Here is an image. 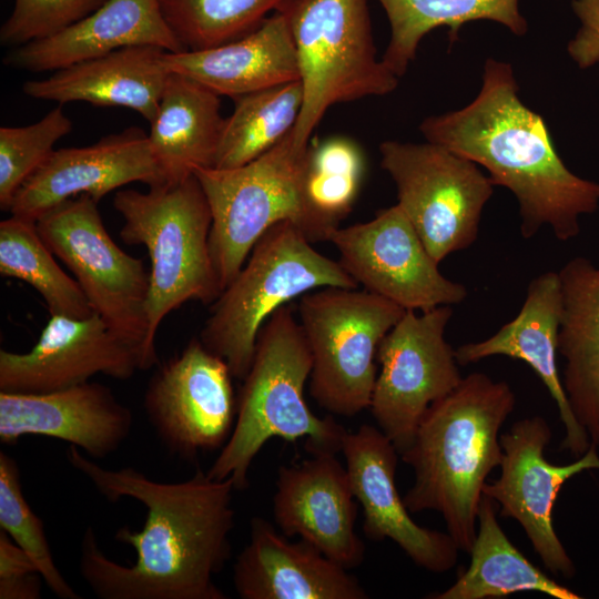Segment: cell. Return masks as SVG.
I'll list each match as a JSON object with an SVG mask.
<instances>
[{
  "label": "cell",
  "mask_w": 599,
  "mask_h": 599,
  "mask_svg": "<svg viewBox=\"0 0 599 599\" xmlns=\"http://www.w3.org/2000/svg\"><path fill=\"white\" fill-rule=\"evenodd\" d=\"M131 45L185 51L165 22L159 0H108L64 30L18 47L6 57V64L33 72L60 70Z\"/></svg>",
  "instance_id": "603a6c76"
},
{
  "label": "cell",
  "mask_w": 599,
  "mask_h": 599,
  "mask_svg": "<svg viewBox=\"0 0 599 599\" xmlns=\"http://www.w3.org/2000/svg\"><path fill=\"white\" fill-rule=\"evenodd\" d=\"M338 262L358 286L405 309L427 311L465 301L467 288L447 278L397 205L329 236Z\"/></svg>",
  "instance_id": "5bb4252c"
},
{
  "label": "cell",
  "mask_w": 599,
  "mask_h": 599,
  "mask_svg": "<svg viewBox=\"0 0 599 599\" xmlns=\"http://www.w3.org/2000/svg\"><path fill=\"white\" fill-rule=\"evenodd\" d=\"M235 106L225 119L214 165L241 166L281 142L295 126L303 105L300 80L233 99Z\"/></svg>",
  "instance_id": "f546056e"
},
{
  "label": "cell",
  "mask_w": 599,
  "mask_h": 599,
  "mask_svg": "<svg viewBox=\"0 0 599 599\" xmlns=\"http://www.w3.org/2000/svg\"><path fill=\"white\" fill-rule=\"evenodd\" d=\"M311 149L295 148L292 130L246 164L194 171L211 210L209 247L222 291L273 225L292 222L312 243L328 241L339 227L316 211L308 199Z\"/></svg>",
  "instance_id": "5b68a950"
},
{
  "label": "cell",
  "mask_w": 599,
  "mask_h": 599,
  "mask_svg": "<svg viewBox=\"0 0 599 599\" xmlns=\"http://www.w3.org/2000/svg\"><path fill=\"white\" fill-rule=\"evenodd\" d=\"M469 554L470 562L458 572L456 581L427 598L489 599L522 591H538L557 599L581 598L556 582L519 551L497 520L495 501L485 495L479 505L477 532Z\"/></svg>",
  "instance_id": "83f0119b"
},
{
  "label": "cell",
  "mask_w": 599,
  "mask_h": 599,
  "mask_svg": "<svg viewBox=\"0 0 599 599\" xmlns=\"http://www.w3.org/2000/svg\"><path fill=\"white\" fill-rule=\"evenodd\" d=\"M132 427L131 409L99 383L49 393L0 392V440L4 445L29 435L45 436L99 459L115 453Z\"/></svg>",
  "instance_id": "ffe728a7"
},
{
  "label": "cell",
  "mask_w": 599,
  "mask_h": 599,
  "mask_svg": "<svg viewBox=\"0 0 599 599\" xmlns=\"http://www.w3.org/2000/svg\"><path fill=\"white\" fill-rule=\"evenodd\" d=\"M224 121L220 95L170 72L149 133L163 184L177 183L199 167H213Z\"/></svg>",
  "instance_id": "4316f807"
},
{
  "label": "cell",
  "mask_w": 599,
  "mask_h": 599,
  "mask_svg": "<svg viewBox=\"0 0 599 599\" xmlns=\"http://www.w3.org/2000/svg\"><path fill=\"white\" fill-rule=\"evenodd\" d=\"M341 451L357 502L363 530L374 541H394L417 566L446 572L458 559L459 548L448 535L416 524L399 496L395 476L399 453L378 428L363 424L346 433Z\"/></svg>",
  "instance_id": "ac0fdd59"
},
{
  "label": "cell",
  "mask_w": 599,
  "mask_h": 599,
  "mask_svg": "<svg viewBox=\"0 0 599 599\" xmlns=\"http://www.w3.org/2000/svg\"><path fill=\"white\" fill-rule=\"evenodd\" d=\"M562 315L558 352L562 386L578 423L599 446V267L585 256L558 271Z\"/></svg>",
  "instance_id": "484cf974"
},
{
  "label": "cell",
  "mask_w": 599,
  "mask_h": 599,
  "mask_svg": "<svg viewBox=\"0 0 599 599\" xmlns=\"http://www.w3.org/2000/svg\"><path fill=\"white\" fill-rule=\"evenodd\" d=\"M551 428L541 416L526 417L500 435V475L484 486L483 494L497 502L499 515L512 518L525 530L546 569L572 578L575 565L556 534L552 509L564 484L571 477L599 469L597 446L568 465H555L545 457Z\"/></svg>",
  "instance_id": "9a60e30c"
},
{
  "label": "cell",
  "mask_w": 599,
  "mask_h": 599,
  "mask_svg": "<svg viewBox=\"0 0 599 599\" xmlns=\"http://www.w3.org/2000/svg\"><path fill=\"white\" fill-rule=\"evenodd\" d=\"M379 153L397 205L436 262L475 243L495 186L475 162L428 141L387 140Z\"/></svg>",
  "instance_id": "8fae6325"
},
{
  "label": "cell",
  "mask_w": 599,
  "mask_h": 599,
  "mask_svg": "<svg viewBox=\"0 0 599 599\" xmlns=\"http://www.w3.org/2000/svg\"><path fill=\"white\" fill-rule=\"evenodd\" d=\"M390 27L389 42L382 60L398 78L415 59L423 38L438 27L449 29V40L473 21L489 20L506 27L516 35L527 32V20L519 0H377Z\"/></svg>",
  "instance_id": "f1b7e54d"
},
{
  "label": "cell",
  "mask_w": 599,
  "mask_h": 599,
  "mask_svg": "<svg viewBox=\"0 0 599 599\" xmlns=\"http://www.w3.org/2000/svg\"><path fill=\"white\" fill-rule=\"evenodd\" d=\"M405 311L359 287L302 295L296 314L313 356L309 392L322 408L353 417L369 407L378 346Z\"/></svg>",
  "instance_id": "9c48e42d"
},
{
  "label": "cell",
  "mask_w": 599,
  "mask_h": 599,
  "mask_svg": "<svg viewBox=\"0 0 599 599\" xmlns=\"http://www.w3.org/2000/svg\"><path fill=\"white\" fill-rule=\"evenodd\" d=\"M515 406L507 382L474 372L430 405L400 454L414 470V484L403 497L407 509L440 514L461 551L469 554L474 545L483 489L501 463L500 429Z\"/></svg>",
  "instance_id": "3957f363"
},
{
  "label": "cell",
  "mask_w": 599,
  "mask_h": 599,
  "mask_svg": "<svg viewBox=\"0 0 599 599\" xmlns=\"http://www.w3.org/2000/svg\"><path fill=\"white\" fill-rule=\"evenodd\" d=\"M139 369L135 351L93 313L51 315L27 353L0 351V392L49 393L103 374L125 380Z\"/></svg>",
  "instance_id": "2e32d148"
},
{
  "label": "cell",
  "mask_w": 599,
  "mask_h": 599,
  "mask_svg": "<svg viewBox=\"0 0 599 599\" xmlns=\"http://www.w3.org/2000/svg\"><path fill=\"white\" fill-rule=\"evenodd\" d=\"M0 528L30 556L57 597L81 598L57 567L43 522L23 495L18 464L4 451H0Z\"/></svg>",
  "instance_id": "d6a6232c"
},
{
  "label": "cell",
  "mask_w": 599,
  "mask_h": 599,
  "mask_svg": "<svg viewBox=\"0 0 599 599\" xmlns=\"http://www.w3.org/2000/svg\"><path fill=\"white\" fill-rule=\"evenodd\" d=\"M163 184L149 134L128 128L82 148L54 150L18 190L12 215L37 221L51 207L79 195L99 202L111 191L131 182Z\"/></svg>",
  "instance_id": "d6986e66"
},
{
  "label": "cell",
  "mask_w": 599,
  "mask_h": 599,
  "mask_svg": "<svg viewBox=\"0 0 599 599\" xmlns=\"http://www.w3.org/2000/svg\"><path fill=\"white\" fill-rule=\"evenodd\" d=\"M70 465L109 501L123 497L145 508L141 530L123 526L114 539L136 554L123 566L101 550L88 526L80 548V573L101 599H226L215 583L231 557L235 512L231 478L216 480L196 469L179 483L153 480L133 467L105 468L78 447L67 450Z\"/></svg>",
  "instance_id": "6da1fadb"
},
{
  "label": "cell",
  "mask_w": 599,
  "mask_h": 599,
  "mask_svg": "<svg viewBox=\"0 0 599 599\" xmlns=\"http://www.w3.org/2000/svg\"><path fill=\"white\" fill-rule=\"evenodd\" d=\"M232 377L226 362L200 338L191 339L152 375L143 407L171 455L192 460L226 444L237 412Z\"/></svg>",
  "instance_id": "4fadbf2b"
},
{
  "label": "cell",
  "mask_w": 599,
  "mask_h": 599,
  "mask_svg": "<svg viewBox=\"0 0 599 599\" xmlns=\"http://www.w3.org/2000/svg\"><path fill=\"white\" fill-rule=\"evenodd\" d=\"M363 173V156L352 141L334 138L312 146L306 181L312 205L339 226L352 210Z\"/></svg>",
  "instance_id": "836d02e7"
},
{
  "label": "cell",
  "mask_w": 599,
  "mask_h": 599,
  "mask_svg": "<svg viewBox=\"0 0 599 599\" xmlns=\"http://www.w3.org/2000/svg\"><path fill=\"white\" fill-rule=\"evenodd\" d=\"M108 0H14L0 29L3 45H23L51 37L77 23Z\"/></svg>",
  "instance_id": "d590c367"
},
{
  "label": "cell",
  "mask_w": 599,
  "mask_h": 599,
  "mask_svg": "<svg viewBox=\"0 0 599 599\" xmlns=\"http://www.w3.org/2000/svg\"><path fill=\"white\" fill-rule=\"evenodd\" d=\"M295 308L283 305L261 328L233 432L206 471L216 480L231 478L235 490L247 488L250 467L271 438H306L308 453L337 454L347 433L334 418L316 416L305 402L313 356Z\"/></svg>",
  "instance_id": "277c9868"
},
{
  "label": "cell",
  "mask_w": 599,
  "mask_h": 599,
  "mask_svg": "<svg viewBox=\"0 0 599 599\" xmlns=\"http://www.w3.org/2000/svg\"><path fill=\"white\" fill-rule=\"evenodd\" d=\"M562 315V292L559 273L544 272L527 287L518 314L490 337L459 345L456 358L460 366L491 356H507L525 362L544 383L556 403L565 427L561 449L573 457L582 456L591 445L586 429L570 408L558 372V338Z\"/></svg>",
  "instance_id": "44dd1931"
},
{
  "label": "cell",
  "mask_w": 599,
  "mask_h": 599,
  "mask_svg": "<svg viewBox=\"0 0 599 599\" xmlns=\"http://www.w3.org/2000/svg\"><path fill=\"white\" fill-rule=\"evenodd\" d=\"M579 28L567 44V52L580 69L599 63V0H572Z\"/></svg>",
  "instance_id": "74e56055"
},
{
  "label": "cell",
  "mask_w": 599,
  "mask_h": 599,
  "mask_svg": "<svg viewBox=\"0 0 599 599\" xmlns=\"http://www.w3.org/2000/svg\"><path fill=\"white\" fill-rule=\"evenodd\" d=\"M277 470L273 517L282 534L298 536L349 570L362 565L365 545L355 529L357 500L336 453L314 451Z\"/></svg>",
  "instance_id": "e0dca14e"
},
{
  "label": "cell",
  "mask_w": 599,
  "mask_h": 599,
  "mask_svg": "<svg viewBox=\"0 0 599 599\" xmlns=\"http://www.w3.org/2000/svg\"><path fill=\"white\" fill-rule=\"evenodd\" d=\"M42 580L30 556L0 530V599H39Z\"/></svg>",
  "instance_id": "8d00e7d4"
},
{
  "label": "cell",
  "mask_w": 599,
  "mask_h": 599,
  "mask_svg": "<svg viewBox=\"0 0 599 599\" xmlns=\"http://www.w3.org/2000/svg\"><path fill=\"white\" fill-rule=\"evenodd\" d=\"M280 11L293 35L303 88L293 142L305 150L331 106L387 95L399 78L377 58L368 0H288Z\"/></svg>",
  "instance_id": "ba28073f"
},
{
  "label": "cell",
  "mask_w": 599,
  "mask_h": 599,
  "mask_svg": "<svg viewBox=\"0 0 599 599\" xmlns=\"http://www.w3.org/2000/svg\"><path fill=\"white\" fill-rule=\"evenodd\" d=\"M326 286L359 287L295 224L277 223L258 238L237 275L212 303L199 338L226 362L233 377L243 380L265 322L294 298Z\"/></svg>",
  "instance_id": "52a82bcc"
},
{
  "label": "cell",
  "mask_w": 599,
  "mask_h": 599,
  "mask_svg": "<svg viewBox=\"0 0 599 599\" xmlns=\"http://www.w3.org/2000/svg\"><path fill=\"white\" fill-rule=\"evenodd\" d=\"M164 62L170 72L232 99L300 80L293 35L281 11L231 42L204 50L166 51Z\"/></svg>",
  "instance_id": "d4e9b609"
},
{
  "label": "cell",
  "mask_w": 599,
  "mask_h": 599,
  "mask_svg": "<svg viewBox=\"0 0 599 599\" xmlns=\"http://www.w3.org/2000/svg\"><path fill=\"white\" fill-rule=\"evenodd\" d=\"M518 90L512 67L488 58L477 97L459 110L426 118L419 131L486 169L494 185L515 195L524 238L548 226L567 242L579 235L580 219L599 209V182L567 167L544 119L522 103Z\"/></svg>",
  "instance_id": "7a4b0ae2"
},
{
  "label": "cell",
  "mask_w": 599,
  "mask_h": 599,
  "mask_svg": "<svg viewBox=\"0 0 599 599\" xmlns=\"http://www.w3.org/2000/svg\"><path fill=\"white\" fill-rule=\"evenodd\" d=\"M288 537L262 517L250 522V539L233 566L242 599H367L348 570L309 542Z\"/></svg>",
  "instance_id": "7402d4cb"
},
{
  "label": "cell",
  "mask_w": 599,
  "mask_h": 599,
  "mask_svg": "<svg viewBox=\"0 0 599 599\" xmlns=\"http://www.w3.org/2000/svg\"><path fill=\"white\" fill-rule=\"evenodd\" d=\"M288 0H159L162 16L184 50L236 40L258 27Z\"/></svg>",
  "instance_id": "1f68e13d"
},
{
  "label": "cell",
  "mask_w": 599,
  "mask_h": 599,
  "mask_svg": "<svg viewBox=\"0 0 599 599\" xmlns=\"http://www.w3.org/2000/svg\"><path fill=\"white\" fill-rule=\"evenodd\" d=\"M165 50L155 45L124 47L55 72L43 80L27 81L24 94L40 100L88 102L98 106H124L149 123L155 116L170 74Z\"/></svg>",
  "instance_id": "cb8c5ba5"
},
{
  "label": "cell",
  "mask_w": 599,
  "mask_h": 599,
  "mask_svg": "<svg viewBox=\"0 0 599 599\" xmlns=\"http://www.w3.org/2000/svg\"><path fill=\"white\" fill-rule=\"evenodd\" d=\"M49 250L71 271L92 309L136 353L139 369L158 364L146 345L150 273L125 253L105 230L90 195L69 199L37 221Z\"/></svg>",
  "instance_id": "30bf717a"
},
{
  "label": "cell",
  "mask_w": 599,
  "mask_h": 599,
  "mask_svg": "<svg viewBox=\"0 0 599 599\" xmlns=\"http://www.w3.org/2000/svg\"><path fill=\"white\" fill-rule=\"evenodd\" d=\"M72 130L61 106L27 126L0 128V209L10 211L21 185L47 161L54 144Z\"/></svg>",
  "instance_id": "e575fe53"
},
{
  "label": "cell",
  "mask_w": 599,
  "mask_h": 599,
  "mask_svg": "<svg viewBox=\"0 0 599 599\" xmlns=\"http://www.w3.org/2000/svg\"><path fill=\"white\" fill-rule=\"evenodd\" d=\"M114 209L128 245H144L151 260L146 301L151 357L159 363L155 338L161 322L189 301L213 303L222 293L210 254L211 210L195 174L177 182L118 191Z\"/></svg>",
  "instance_id": "8992f818"
},
{
  "label": "cell",
  "mask_w": 599,
  "mask_h": 599,
  "mask_svg": "<svg viewBox=\"0 0 599 599\" xmlns=\"http://www.w3.org/2000/svg\"><path fill=\"white\" fill-rule=\"evenodd\" d=\"M451 316L450 305L406 309L378 346L379 372L368 409L399 455L413 443L430 405L463 379L445 337Z\"/></svg>",
  "instance_id": "7c38bea8"
},
{
  "label": "cell",
  "mask_w": 599,
  "mask_h": 599,
  "mask_svg": "<svg viewBox=\"0 0 599 599\" xmlns=\"http://www.w3.org/2000/svg\"><path fill=\"white\" fill-rule=\"evenodd\" d=\"M35 221L12 215L0 222V274L31 285L50 315L87 318L94 312L78 282L55 262Z\"/></svg>",
  "instance_id": "4dcf8cb0"
}]
</instances>
